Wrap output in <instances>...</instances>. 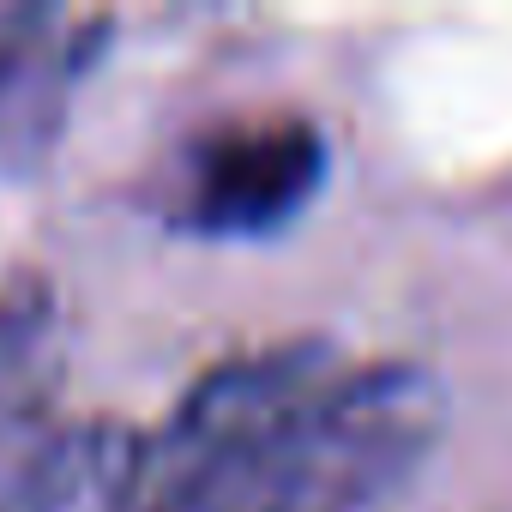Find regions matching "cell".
Segmentation results:
<instances>
[{
  "mask_svg": "<svg viewBox=\"0 0 512 512\" xmlns=\"http://www.w3.org/2000/svg\"><path fill=\"white\" fill-rule=\"evenodd\" d=\"M61 19L31 0H0V145L25 139L37 109L55 103L67 49L55 43Z\"/></svg>",
  "mask_w": 512,
  "mask_h": 512,
  "instance_id": "5",
  "label": "cell"
},
{
  "mask_svg": "<svg viewBox=\"0 0 512 512\" xmlns=\"http://www.w3.org/2000/svg\"><path fill=\"white\" fill-rule=\"evenodd\" d=\"M326 181V139L302 115L223 121L181 157L175 223L217 241L272 235L308 211Z\"/></svg>",
  "mask_w": 512,
  "mask_h": 512,
  "instance_id": "3",
  "label": "cell"
},
{
  "mask_svg": "<svg viewBox=\"0 0 512 512\" xmlns=\"http://www.w3.org/2000/svg\"><path fill=\"white\" fill-rule=\"evenodd\" d=\"M67 374V320L49 278L19 272L0 290V482L49 434V410Z\"/></svg>",
  "mask_w": 512,
  "mask_h": 512,
  "instance_id": "4",
  "label": "cell"
},
{
  "mask_svg": "<svg viewBox=\"0 0 512 512\" xmlns=\"http://www.w3.org/2000/svg\"><path fill=\"white\" fill-rule=\"evenodd\" d=\"M440 380L416 362L338 368L211 512H374L434 452Z\"/></svg>",
  "mask_w": 512,
  "mask_h": 512,
  "instance_id": "1",
  "label": "cell"
},
{
  "mask_svg": "<svg viewBox=\"0 0 512 512\" xmlns=\"http://www.w3.org/2000/svg\"><path fill=\"white\" fill-rule=\"evenodd\" d=\"M326 380H338V356L314 338L247 350L211 368L169 410V422L133 446L115 512H211Z\"/></svg>",
  "mask_w": 512,
  "mask_h": 512,
  "instance_id": "2",
  "label": "cell"
}]
</instances>
